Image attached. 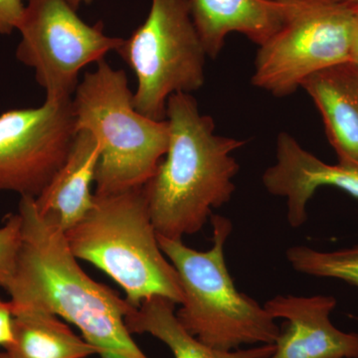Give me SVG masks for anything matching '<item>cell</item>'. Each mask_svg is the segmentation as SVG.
Wrapping results in <instances>:
<instances>
[{
  "label": "cell",
  "instance_id": "44dd1931",
  "mask_svg": "<svg viewBox=\"0 0 358 358\" xmlns=\"http://www.w3.org/2000/svg\"><path fill=\"white\" fill-rule=\"evenodd\" d=\"M350 61L358 65V13L353 27L352 46H350Z\"/></svg>",
  "mask_w": 358,
  "mask_h": 358
},
{
  "label": "cell",
  "instance_id": "30bf717a",
  "mask_svg": "<svg viewBox=\"0 0 358 358\" xmlns=\"http://www.w3.org/2000/svg\"><path fill=\"white\" fill-rule=\"evenodd\" d=\"M336 305V299L326 294H278L268 300L264 305L268 312L287 324L268 358H358V334L345 333L331 322Z\"/></svg>",
  "mask_w": 358,
  "mask_h": 358
},
{
  "label": "cell",
  "instance_id": "9a60e30c",
  "mask_svg": "<svg viewBox=\"0 0 358 358\" xmlns=\"http://www.w3.org/2000/svg\"><path fill=\"white\" fill-rule=\"evenodd\" d=\"M176 303L154 296L134 308L127 315L126 324L131 334H148L164 343L174 358H268L275 343L224 352L201 343L181 326L174 312Z\"/></svg>",
  "mask_w": 358,
  "mask_h": 358
},
{
  "label": "cell",
  "instance_id": "2e32d148",
  "mask_svg": "<svg viewBox=\"0 0 358 358\" xmlns=\"http://www.w3.org/2000/svg\"><path fill=\"white\" fill-rule=\"evenodd\" d=\"M7 358H89L98 348L77 336L62 319L35 308L14 312V343Z\"/></svg>",
  "mask_w": 358,
  "mask_h": 358
},
{
  "label": "cell",
  "instance_id": "e0dca14e",
  "mask_svg": "<svg viewBox=\"0 0 358 358\" xmlns=\"http://www.w3.org/2000/svg\"><path fill=\"white\" fill-rule=\"evenodd\" d=\"M286 257L296 272L341 280L358 288V245L336 251H319L299 245L289 247Z\"/></svg>",
  "mask_w": 358,
  "mask_h": 358
},
{
  "label": "cell",
  "instance_id": "cb8c5ba5",
  "mask_svg": "<svg viewBox=\"0 0 358 358\" xmlns=\"http://www.w3.org/2000/svg\"><path fill=\"white\" fill-rule=\"evenodd\" d=\"M0 358H7L6 353L0 352Z\"/></svg>",
  "mask_w": 358,
  "mask_h": 358
},
{
  "label": "cell",
  "instance_id": "5b68a950",
  "mask_svg": "<svg viewBox=\"0 0 358 358\" xmlns=\"http://www.w3.org/2000/svg\"><path fill=\"white\" fill-rule=\"evenodd\" d=\"M133 98L126 72L105 59L85 73L72 96L76 131H89L101 145L95 194L143 187L166 154L169 122L141 114Z\"/></svg>",
  "mask_w": 358,
  "mask_h": 358
},
{
  "label": "cell",
  "instance_id": "9c48e42d",
  "mask_svg": "<svg viewBox=\"0 0 358 358\" xmlns=\"http://www.w3.org/2000/svg\"><path fill=\"white\" fill-rule=\"evenodd\" d=\"M76 133L72 99L0 115V192L38 197L64 164Z\"/></svg>",
  "mask_w": 358,
  "mask_h": 358
},
{
  "label": "cell",
  "instance_id": "4fadbf2b",
  "mask_svg": "<svg viewBox=\"0 0 358 358\" xmlns=\"http://www.w3.org/2000/svg\"><path fill=\"white\" fill-rule=\"evenodd\" d=\"M190 13L207 57L215 59L230 33H241L259 47L281 28L277 0H189Z\"/></svg>",
  "mask_w": 358,
  "mask_h": 358
},
{
  "label": "cell",
  "instance_id": "ba28073f",
  "mask_svg": "<svg viewBox=\"0 0 358 358\" xmlns=\"http://www.w3.org/2000/svg\"><path fill=\"white\" fill-rule=\"evenodd\" d=\"M18 31L16 58L34 70L50 102L71 100L80 72L124 41L105 34L102 22L87 24L68 0H27Z\"/></svg>",
  "mask_w": 358,
  "mask_h": 358
},
{
  "label": "cell",
  "instance_id": "ac0fdd59",
  "mask_svg": "<svg viewBox=\"0 0 358 358\" xmlns=\"http://www.w3.org/2000/svg\"><path fill=\"white\" fill-rule=\"evenodd\" d=\"M22 243V222L20 213L9 214L0 227V288L8 289L17 268Z\"/></svg>",
  "mask_w": 358,
  "mask_h": 358
},
{
  "label": "cell",
  "instance_id": "277c9868",
  "mask_svg": "<svg viewBox=\"0 0 358 358\" xmlns=\"http://www.w3.org/2000/svg\"><path fill=\"white\" fill-rule=\"evenodd\" d=\"M212 246L197 251L182 239L159 236L160 249L178 272L183 293L176 313L181 326L205 345L230 352L273 345L281 333L265 306L238 291L228 271L225 244L232 222L212 214Z\"/></svg>",
  "mask_w": 358,
  "mask_h": 358
},
{
  "label": "cell",
  "instance_id": "7c38bea8",
  "mask_svg": "<svg viewBox=\"0 0 358 358\" xmlns=\"http://www.w3.org/2000/svg\"><path fill=\"white\" fill-rule=\"evenodd\" d=\"M301 88L319 109L338 164L358 167V65L348 61L320 70Z\"/></svg>",
  "mask_w": 358,
  "mask_h": 358
},
{
  "label": "cell",
  "instance_id": "52a82bcc",
  "mask_svg": "<svg viewBox=\"0 0 358 358\" xmlns=\"http://www.w3.org/2000/svg\"><path fill=\"white\" fill-rule=\"evenodd\" d=\"M281 28L257 52L252 84L291 96L310 75L350 61L358 9L341 0H277Z\"/></svg>",
  "mask_w": 358,
  "mask_h": 358
},
{
  "label": "cell",
  "instance_id": "8fae6325",
  "mask_svg": "<svg viewBox=\"0 0 358 358\" xmlns=\"http://www.w3.org/2000/svg\"><path fill=\"white\" fill-rule=\"evenodd\" d=\"M263 185L275 196L286 199L289 226L307 222V205L322 186H334L358 199V167L329 164L305 150L288 133L278 134L275 162L263 174Z\"/></svg>",
  "mask_w": 358,
  "mask_h": 358
},
{
  "label": "cell",
  "instance_id": "3957f363",
  "mask_svg": "<svg viewBox=\"0 0 358 358\" xmlns=\"http://www.w3.org/2000/svg\"><path fill=\"white\" fill-rule=\"evenodd\" d=\"M65 235L73 255L112 278L131 307L154 296L182 303L178 274L160 249L143 186L95 194L88 213Z\"/></svg>",
  "mask_w": 358,
  "mask_h": 358
},
{
  "label": "cell",
  "instance_id": "7402d4cb",
  "mask_svg": "<svg viewBox=\"0 0 358 358\" xmlns=\"http://www.w3.org/2000/svg\"><path fill=\"white\" fill-rule=\"evenodd\" d=\"M70 2L71 6H73V8L79 9V7L82 6V4H89L91 3L92 0H68Z\"/></svg>",
  "mask_w": 358,
  "mask_h": 358
},
{
  "label": "cell",
  "instance_id": "8992f818",
  "mask_svg": "<svg viewBox=\"0 0 358 358\" xmlns=\"http://www.w3.org/2000/svg\"><path fill=\"white\" fill-rule=\"evenodd\" d=\"M115 52L138 79L134 108L155 121L166 120L169 96L204 85L207 54L189 0H152L145 20Z\"/></svg>",
  "mask_w": 358,
  "mask_h": 358
},
{
  "label": "cell",
  "instance_id": "ffe728a7",
  "mask_svg": "<svg viewBox=\"0 0 358 358\" xmlns=\"http://www.w3.org/2000/svg\"><path fill=\"white\" fill-rule=\"evenodd\" d=\"M14 343V313L11 301L0 299V348L6 350Z\"/></svg>",
  "mask_w": 358,
  "mask_h": 358
},
{
  "label": "cell",
  "instance_id": "6da1fadb",
  "mask_svg": "<svg viewBox=\"0 0 358 358\" xmlns=\"http://www.w3.org/2000/svg\"><path fill=\"white\" fill-rule=\"evenodd\" d=\"M18 213L22 243L6 291L13 313L35 308L57 315L79 329L102 358H150L127 327V315L134 308L85 273L64 231L39 213L33 197H21Z\"/></svg>",
  "mask_w": 358,
  "mask_h": 358
},
{
  "label": "cell",
  "instance_id": "5bb4252c",
  "mask_svg": "<svg viewBox=\"0 0 358 358\" xmlns=\"http://www.w3.org/2000/svg\"><path fill=\"white\" fill-rule=\"evenodd\" d=\"M100 157L101 145L95 136L87 131H77L64 164L34 199L39 213L64 232L76 225L93 205L95 194H92L91 186Z\"/></svg>",
  "mask_w": 358,
  "mask_h": 358
},
{
  "label": "cell",
  "instance_id": "7a4b0ae2",
  "mask_svg": "<svg viewBox=\"0 0 358 358\" xmlns=\"http://www.w3.org/2000/svg\"><path fill=\"white\" fill-rule=\"evenodd\" d=\"M166 121V154L143 188L157 235L182 239L200 232L214 209L232 199L240 169L232 154L246 141L216 134L214 120L187 93L169 96Z\"/></svg>",
  "mask_w": 358,
  "mask_h": 358
},
{
  "label": "cell",
  "instance_id": "603a6c76",
  "mask_svg": "<svg viewBox=\"0 0 358 358\" xmlns=\"http://www.w3.org/2000/svg\"><path fill=\"white\" fill-rule=\"evenodd\" d=\"M341 1L345 2V3L350 4V6L358 9V0H341Z\"/></svg>",
  "mask_w": 358,
  "mask_h": 358
},
{
  "label": "cell",
  "instance_id": "d6986e66",
  "mask_svg": "<svg viewBox=\"0 0 358 358\" xmlns=\"http://www.w3.org/2000/svg\"><path fill=\"white\" fill-rule=\"evenodd\" d=\"M25 7L23 0H0V35H9L18 30Z\"/></svg>",
  "mask_w": 358,
  "mask_h": 358
}]
</instances>
